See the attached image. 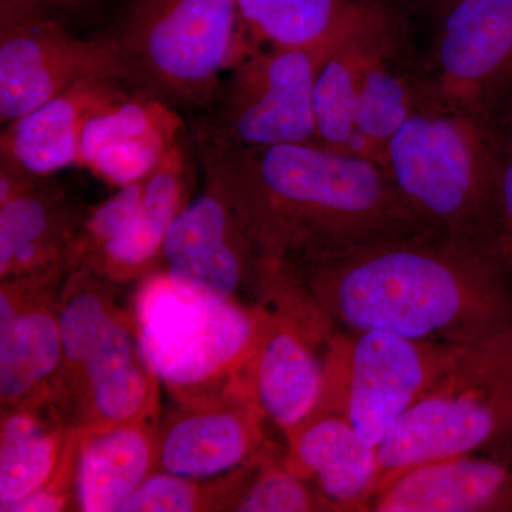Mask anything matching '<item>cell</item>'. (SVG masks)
<instances>
[{"mask_svg":"<svg viewBox=\"0 0 512 512\" xmlns=\"http://www.w3.org/2000/svg\"><path fill=\"white\" fill-rule=\"evenodd\" d=\"M335 326L473 345L512 329V285L484 249L424 228L286 261Z\"/></svg>","mask_w":512,"mask_h":512,"instance_id":"cell-1","label":"cell"},{"mask_svg":"<svg viewBox=\"0 0 512 512\" xmlns=\"http://www.w3.org/2000/svg\"><path fill=\"white\" fill-rule=\"evenodd\" d=\"M335 42L251 50L229 69L200 120L215 136L242 147L315 143L316 77Z\"/></svg>","mask_w":512,"mask_h":512,"instance_id":"cell-9","label":"cell"},{"mask_svg":"<svg viewBox=\"0 0 512 512\" xmlns=\"http://www.w3.org/2000/svg\"><path fill=\"white\" fill-rule=\"evenodd\" d=\"M285 437L286 466L318 485L336 510L369 511L379 478L377 447L360 439L338 397L322 392Z\"/></svg>","mask_w":512,"mask_h":512,"instance_id":"cell-15","label":"cell"},{"mask_svg":"<svg viewBox=\"0 0 512 512\" xmlns=\"http://www.w3.org/2000/svg\"><path fill=\"white\" fill-rule=\"evenodd\" d=\"M79 431L72 436L20 407L5 414L0 430V511L63 478L76 461Z\"/></svg>","mask_w":512,"mask_h":512,"instance_id":"cell-24","label":"cell"},{"mask_svg":"<svg viewBox=\"0 0 512 512\" xmlns=\"http://www.w3.org/2000/svg\"><path fill=\"white\" fill-rule=\"evenodd\" d=\"M202 480L156 471L120 505L119 512H190L211 510L212 495Z\"/></svg>","mask_w":512,"mask_h":512,"instance_id":"cell-28","label":"cell"},{"mask_svg":"<svg viewBox=\"0 0 512 512\" xmlns=\"http://www.w3.org/2000/svg\"><path fill=\"white\" fill-rule=\"evenodd\" d=\"M434 19L423 96L494 120L512 90V0H457Z\"/></svg>","mask_w":512,"mask_h":512,"instance_id":"cell-10","label":"cell"},{"mask_svg":"<svg viewBox=\"0 0 512 512\" xmlns=\"http://www.w3.org/2000/svg\"><path fill=\"white\" fill-rule=\"evenodd\" d=\"M45 16L37 0H0V26Z\"/></svg>","mask_w":512,"mask_h":512,"instance_id":"cell-31","label":"cell"},{"mask_svg":"<svg viewBox=\"0 0 512 512\" xmlns=\"http://www.w3.org/2000/svg\"><path fill=\"white\" fill-rule=\"evenodd\" d=\"M205 183V191L178 214L168 231L165 274L195 298L234 301L248 279L258 284L261 258L227 197Z\"/></svg>","mask_w":512,"mask_h":512,"instance_id":"cell-12","label":"cell"},{"mask_svg":"<svg viewBox=\"0 0 512 512\" xmlns=\"http://www.w3.org/2000/svg\"><path fill=\"white\" fill-rule=\"evenodd\" d=\"M231 510L239 512L338 511L318 485L286 466L278 450L249 467Z\"/></svg>","mask_w":512,"mask_h":512,"instance_id":"cell-26","label":"cell"},{"mask_svg":"<svg viewBox=\"0 0 512 512\" xmlns=\"http://www.w3.org/2000/svg\"><path fill=\"white\" fill-rule=\"evenodd\" d=\"M190 137L171 148L170 153L148 174L143 197L123 231L110 241L86 266L107 281H128L143 275L163 259L165 238L171 225L187 207L192 160Z\"/></svg>","mask_w":512,"mask_h":512,"instance_id":"cell-20","label":"cell"},{"mask_svg":"<svg viewBox=\"0 0 512 512\" xmlns=\"http://www.w3.org/2000/svg\"><path fill=\"white\" fill-rule=\"evenodd\" d=\"M382 165L427 227L476 245L494 258V120L421 96L409 119L390 138Z\"/></svg>","mask_w":512,"mask_h":512,"instance_id":"cell-3","label":"cell"},{"mask_svg":"<svg viewBox=\"0 0 512 512\" xmlns=\"http://www.w3.org/2000/svg\"><path fill=\"white\" fill-rule=\"evenodd\" d=\"M59 312L45 303L23 305L3 286L0 295V396L18 407L62 365Z\"/></svg>","mask_w":512,"mask_h":512,"instance_id":"cell-23","label":"cell"},{"mask_svg":"<svg viewBox=\"0 0 512 512\" xmlns=\"http://www.w3.org/2000/svg\"><path fill=\"white\" fill-rule=\"evenodd\" d=\"M494 123L498 137L494 258L512 285V90Z\"/></svg>","mask_w":512,"mask_h":512,"instance_id":"cell-29","label":"cell"},{"mask_svg":"<svg viewBox=\"0 0 512 512\" xmlns=\"http://www.w3.org/2000/svg\"><path fill=\"white\" fill-rule=\"evenodd\" d=\"M262 316L261 305L195 298L165 272L144 282L134 305L144 360L185 407L252 394L248 366Z\"/></svg>","mask_w":512,"mask_h":512,"instance_id":"cell-4","label":"cell"},{"mask_svg":"<svg viewBox=\"0 0 512 512\" xmlns=\"http://www.w3.org/2000/svg\"><path fill=\"white\" fill-rule=\"evenodd\" d=\"M151 420L79 431L74 498L80 511L113 512L158 468Z\"/></svg>","mask_w":512,"mask_h":512,"instance_id":"cell-21","label":"cell"},{"mask_svg":"<svg viewBox=\"0 0 512 512\" xmlns=\"http://www.w3.org/2000/svg\"><path fill=\"white\" fill-rule=\"evenodd\" d=\"M124 84L128 83L84 80L5 124L0 134V163L39 178L79 165L87 123L100 111L130 96Z\"/></svg>","mask_w":512,"mask_h":512,"instance_id":"cell-17","label":"cell"},{"mask_svg":"<svg viewBox=\"0 0 512 512\" xmlns=\"http://www.w3.org/2000/svg\"><path fill=\"white\" fill-rule=\"evenodd\" d=\"M473 345L387 332H336L326 350L325 384L339 394L360 439L377 447Z\"/></svg>","mask_w":512,"mask_h":512,"instance_id":"cell-8","label":"cell"},{"mask_svg":"<svg viewBox=\"0 0 512 512\" xmlns=\"http://www.w3.org/2000/svg\"><path fill=\"white\" fill-rule=\"evenodd\" d=\"M109 36L133 89L188 109H210L245 55L237 0H130Z\"/></svg>","mask_w":512,"mask_h":512,"instance_id":"cell-5","label":"cell"},{"mask_svg":"<svg viewBox=\"0 0 512 512\" xmlns=\"http://www.w3.org/2000/svg\"><path fill=\"white\" fill-rule=\"evenodd\" d=\"M373 512H511L512 440L404 470L372 495Z\"/></svg>","mask_w":512,"mask_h":512,"instance_id":"cell-13","label":"cell"},{"mask_svg":"<svg viewBox=\"0 0 512 512\" xmlns=\"http://www.w3.org/2000/svg\"><path fill=\"white\" fill-rule=\"evenodd\" d=\"M510 440L512 329L471 346L394 424L377 446L376 490L419 464Z\"/></svg>","mask_w":512,"mask_h":512,"instance_id":"cell-6","label":"cell"},{"mask_svg":"<svg viewBox=\"0 0 512 512\" xmlns=\"http://www.w3.org/2000/svg\"><path fill=\"white\" fill-rule=\"evenodd\" d=\"M84 215L70 207L62 191L39 178L18 197L0 205V275L23 276L69 256Z\"/></svg>","mask_w":512,"mask_h":512,"instance_id":"cell-22","label":"cell"},{"mask_svg":"<svg viewBox=\"0 0 512 512\" xmlns=\"http://www.w3.org/2000/svg\"><path fill=\"white\" fill-rule=\"evenodd\" d=\"M264 420L251 394L184 406L158 434V468L194 480L235 473L278 450L266 440Z\"/></svg>","mask_w":512,"mask_h":512,"instance_id":"cell-14","label":"cell"},{"mask_svg":"<svg viewBox=\"0 0 512 512\" xmlns=\"http://www.w3.org/2000/svg\"><path fill=\"white\" fill-rule=\"evenodd\" d=\"M190 134L205 181L227 197L259 258L295 261L429 228L369 158L318 141L237 146L200 119Z\"/></svg>","mask_w":512,"mask_h":512,"instance_id":"cell-2","label":"cell"},{"mask_svg":"<svg viewBox=\"0 0 512 512\" xmlns=\"http://www.w3.org/2000/svg\"><path fill=\"white\" fill-rule=\"evenodd\" d=\"M423 96V56L410 33L409 10L377 43L357 99L352 153L382 164L390 138Z\"/></svg>","mask_w":512,"mask_h":512,"instance_id":"cell-18","label":"cell"},{"mask_svg":"<svg viewBox=\"0 0 512 512\" xmlns=\"http://www.w3.org/2000/svg\"><path fill=\"white\" fill-rule=\"evenodd\" d=\"M37 2H39L40 8L45 12L46 9L50 8H73V6L80 5V3L86 2V0H37Z\"/></svg>","mask_w":512,"mask_h":512,"instance_id":"cell-32","label":"cell"},{"mask_svg":"<svg viewBox=\"0 0 512 512\" xmlns=\"http://www.w3.org/2000/svg\"><path fill=\"white\" fill-rule=\"evenodd\" d=\"M92 79L133 84L130 67L109 35L79 39L46 15L0 26L2 126Z\"/></svg>","mask_w":512,"mask_h":512,"instance_id":"cell-11","label":"cell"},{"mask_svg":"<svg viewBox=\"0 0 512 512\" xmlns=\"http://www.w3.org/2000/svg\"><path fill=\"white\" fill-rule=\"evenodd\" d=\"M147 177L119 188L113 197L84 215L70 252V268L89 262L123 231L140 204Z\"/></svg>","mask_w":512,"mask_h":512,"instance_id":"cell-27","label":"cell"},{"mask_svg":"<svg viewBox=\"0 0 512 512\" xmlns=\"http://www.w3.org/2000/svg\"><path fill=\"white\" fill-rule=\"evenodd\" d=\"M72 269L59 309L60 367L80 383L84 429L153 419L158 379L141 353L136 320L110 298L103 276L86 265Z\"/></svg>","mask_w":512,"mask_h":512,"instance_id":"cell-7","label":"cell"},{"mask_svg":"<svg viewBox=\"0 0 512 512\" xmlns=\"http://www.w3.org/2000/svg\"><path fill=\"white\" fill-rule=\"evenodd\" d=\"M406 12L404 0H363L330 49L315 84L316 133L322 146L352 153L357 99L367 63L386 30Z\"/></svg>","mask_w":512,"mask_h":512,"instance_id":"cell-19","label":"cell"},{"mask_svg":"<svg viewBox=\"0 0 512 512\" xmlns=\"http://www.w3.org/2000/svg\"><path fill=\"white\" fill-rule=\"evenodd\" d=\"M363 0H237L245 55L261 47L329 45L355 18Z\"/></svg>","mask_w":512,"mask_h":512,"instance_id":"cell-25","label":"cell"},{"mask_svg":"<svg viewBox=\"0 0 512 512\" xmlns=\"http://www.w3.org/2000/svg\"><path fill=\"white\" fill-rule=\"evenodd\" d=\"M187 137L174 106L134 89L87 123L77 167L121 188L147 177Z\"/></svg>","mask_w":512,"mask_h":512,"instance_id":"cell-16","label":"cell"},{"mask_svg":"<svg viewBox=\"0 0 512 512\" xmlns=\"http://www.w3.org/2000/svg\"><path fill=\"white\" fill-rule=\"evenodd\" d=\"M69 495L63 485H49L22 498L6 512H57L67 510Z\"/></svg>","mask_w":512,"mask_h":512,"instance_id":"cell-30","label":"cell"},{"mask_svg":"<svg viewBox=\"0 0 512 512\" xmlns=\"http://www.w3.org/2000/svg\"><path fill=\"white\" fill-rule=\"evenodd\" d=\"M456 2L457 0H426V5L429 6L431 15L436 18V16H439L441 12H444V10L450 8Z\"/></svg>","mask_w":512,"mask_h":512,"instance_id":"cell-33","label":"cell"}]
</instances>
